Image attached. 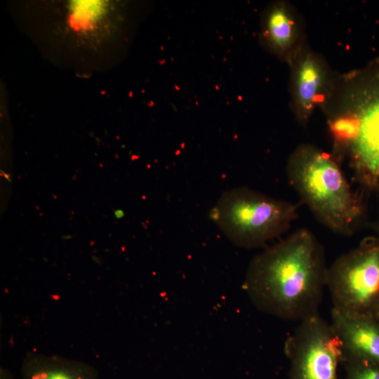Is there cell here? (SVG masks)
Segmentation results:
<instances>
[{
  "mask_svg": "<svg viewBox=\"0 0 379 379\" xmlns=\"http://www.w3.org/2000/svg\"><path fill=\"white\" fill-rule=\"evenodd\" d=\"M126 4L116 1H26L15 19L53 63L80 72H102L115 65L127 22Z\"/></svg>",
  "mask_w": 379,
  "mask_h": 379,
  "instance_id": "1",
  "label": "cell"
},
{
  "mask_svg": "<svg viewBox=\"0 0 379 379\" xmlns=\"http://www.w3.org/2000/svg\"><path fill=\"white\" fill-rule=\"evenodd\" d=\"M327 270L322 245L300 228L251 260L244 286L260 311L300 321L318 312Z\"/></svg>",
  "mask_w": 379,
  "mask_h": 379,
  "instance_id": "2",
  "label": "cell"
},
{
  "mask_svg": "<svg viewBox=\"0 0 379 379\" xmlns=\"http://www.w3.org/2000/svg\"><path fill=\"white\" fill-rule=\"evenodd\" d=\"M332 141L331 154L349 159L357 181L379 192V59L338 74L322 105Z\"/></svg>",
  "mask_w": 379,
  "mask_h": 379,
  "instance_id": "3",
  "label": "cell"
},
{
  "mask_svg": "<svg viewBox=\"0 0 379 379\" xmlns=\"http://www.w3.org/2000/svg\"><path fill=\"white\" fill-rule=\"evenodd\" d=\"M286 173L301 201L320 223L335 234H354L364 220L365 205L331 153L301 144L289 155Z\"/></svg>",
  "mask_w": 379,
  "mask_h": 379,
  "instance_id": "4",
  "label": "cell"
},
{
  "mask_svg": "<svg viewBox=\"0 0 379 379\" xmlns=\"http://www.w3.org/2000/svg\"><path fill=\"white\" fill-rule=\"evenodd\" d=\"M299 204L246 187L225 191L211 218L235 245L253 248L286 232L298 217Z\"/></svg>",
  "mask_w": 379,
  "mask_h": 379,
  "instance_id": "5",
  "label": "cell"
},
{
  "mask_svg": "<svg viewBox=\"0 0 379 379\" xmlns=\"http://www.w3.org/2000/svg\"><path fill=\"white\" fill-rule=\"evenodd\" d=\"M333 308L373 315L379 302V238H364L328 267L326 285Z\"/></svg>",
  "mask_w": 379,
  "mask_h": 379,
  "instance_id": "6",
  "label": "cell"
},
{
  "mask_svg": "<svg viewBox=\"0 0 379 379\" xmlns=\"http://www.w3.org/2000/svg\"><path fill=\"white\" fill-rule=\"evenodd\" d=\"M284 352L290 360L289 379H338L343 344L318 312L300 321L285 341Z\"/></svg>",
  "mask_w": 379,
  "mask_h": 379,
  "instance_id": "7",
  "label": "cell"
},
{
  "mask_svg": "<svg viewBox=\"0 0 379 379\" xmlns=\"http://www.w3.org/2000/svg\"><path fill=\"white\" fill-rule=\"evenodd\" d=\"M290 105L297 121L306 126L312 114L331 95L338 73L306 43L288 64Z\"/></svg>",
  "mask_w": 379,
  "mask_h": 379,
  "instance_id": "8",
  "label": "cell"
},
{
  "mask_svg": "<svg viewBox=\"0 0 379 379\" xmlns=\"http://www.w3.org/2000/svg\"><path fill=\"white\" fill-rule=\"evenodd\" d=\"M260 39L270 52L288 65L307 43L302 15L287 1L272 3L262 15Z\"/></svg>",
  "mask_w": 379,
  "mask_h": 379,
  "instance_id": "9",
  "label": "cell"
},
{
  "mask_svg": "<svg viewBox=\"0 0 379 379\" xmlns=\"http://www.w3.org/2000/svg\"><path fill=\"white\" fill-rule=\"evenodd\" d=\"M331 317L343 352L365 357L379 364V319L373 315L348 314L333 307Z\"/></svg>",
  "mask_w": 379,
  "mask_h": 379,
  "instance_id": "10",
  "label": "cell"
},
{
  "mask_svg": "<svg viewBox=\"0 0 379 379\" xmlns=\"http://www.w3.org/2000/svg\"><path fill=\"white\" fill-rule=\"evenodd\" d=\"M22 379H99L97 370L86 362L31 352L22 360Z\"/></svg>",
  "mask_w": 379,
  "mask_h": 379,
  "instance_id": "11",
  "label": "cell"
},
{
  "mask_svg": "<svg viewBox=\"0 0 379 379\" xmlns=\"http://www.w3.org/2000/svg\"><path fill=\"white\" fill-rule=\"evenodd\" d=\"M345 379H379V364L365 357L343 352Z\"/></svg>",
  "mask_w": 379,
  "mask_h": 379,
  "instance_id": "12",
  "label": "cell"
},
{
  "mask_svg": "<svg viewBox=\"0 0 379 379\" xmlns=\"http://www.w3.org/2000/svg\"><path fill=\"white\" fill-rule=\"evenodd\" d=\"M0 379H15V378L8 370L1 367L0 368Z\"/></svg>",
  "mask_w": 379,
  "mask_h": 379,
  "instance_id": "13",
  "label": "cell"
},
{
  "mask_svg": "<svg viewBox=\"0 0 379 379\" xmlns=\"http://www.w3.org/2000/svg\"><path fill=\"white\" fill-rule=\"evenodd\" d=\"M373 230L375 232V234H376L375 236H377L379 238V215L373 224Z\"/></svg>",
  "mask_w": 379,
  "mask_h": 379,
  "instance_id": "14",
  "label": "cell"
},
{
  "mask_svg": "<svg viewBox=\"0 0 379 379\" xmlns=\"http://www.w3.org/2000/svg\"><path fill=\"white\" fill-rule=\"evenodd\" d=\"M114 214V216L118 219L121 218L124 215V211L121 209L115 210Z\"/></svg>",
  "mask_w": 379,
  "mask_h": 379,
  "instance_id": "15",
  "label": "cell"
},
{
  "mask_svg": "<svg viewBox=\"0 0 379 379\" xmlns=\"http://www.w3.org/2000/svg\"><path fill=\"white\" fill-rule=\"evenodd\" d=\"M373 316H375V317H377L378 319H379V302L376 306V308L374 311V313H373Z\"/></svg>",
  "mask_w": 379,
  "mask_h": 379,
  "instance_id": "16",
  "label": "cell"
},
{
  "mask_svg": "<svg viewBox=\"0 0 379 379\" xmlns=\"http://www.w3.org/2000/svg\"><path fill=\"white\" fill-rule=\"evenodd\" d=\"M3 173H4V175L5 177H6V178L8 179V180H9V181L11 182V179H10V178H9L10 175H6L4 172Z\"/></svg>",
  "mask_w": 379,
  "mask_h": 379,
  "instance_id": "17",
  "label": "cell"
}]
</instances>
